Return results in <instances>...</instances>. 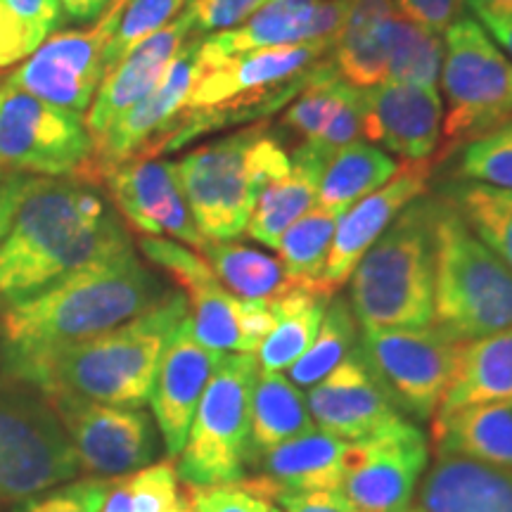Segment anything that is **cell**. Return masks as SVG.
<instances>
[{"mask_svg": "<svg viewBox=\"0 0 512 512\" xmlns=\"http://www.w3.org/2000/svg\"><path fill=\"white\" fill-rule=\"evenodd\" d=\"M164 278L136 247L100 256L0 313V356L8 377L34 363L110 332L169 294Z\"/></svg>", "mask_w": 512, "mask_h": 512, "instance_id": "cell-1", "label": "cell"}, {"mask_svg": "<svg viewBox=\"0 0 512 512\" xmlns=\"http://www.w3.org/2000/svg\"><path fill=\"white\" fill-rule=\"evenodd\" d=\"M126 247H133L131 233L100 185L34 176L0 245V304L22 302Z\"/></svg>", "mask_w": 512, "mask_h": 512, "instance_id": "cell-2", "label": "cell"}, {"mask_svg": "<svg viewBox=\"0 0 512 512\" xmlns=\"http://www.w3.org/2000/svg\"><path fill=\"white\" fill-rule=\"evenodd\" d=\"M332 46L335 36L235 55H211L200 46L195 83L159 155L183 150L204 133L252 126L285 110L311 83L339 74L330 55Z\"/></svg>", "mask_w": 512, "mask_h": 512, "instance_id": "cell-3", "label": "cell"}, {"mask_svg": "<svg viewBox=\"0 0 512 512\" xmlns=\"http://www.w3.org/2000/svg\"><path fill=\"white\" fill-rule=\"evenodd\" d=\"M188 316L185 294L171 290L162 302L119 328L55 351L12 380L43 396L74 394L110 406L143 408L150 403L164 351Z\"/></svg>", "mask_w": 512, "mask_h": 512, "instance_id": "cell-4", "label": "cell"}, {"mask_svg": "<svg viewBox=\"0 0 512 512\" xmlns=\"http://www.w3.org/2000/svg\"><path fill=\"white\" fill-rule=\"evenodd\" d=\"M437 209L439 197H415L361 256L349 278L358 328L399 330L434 323Z\"/></svg>", "mask_w": 512, "mask_h": 512, "instance_id": "cell-5", "label": "cell"}, {"mask_svg": "<svg viewBox=\"0 0 512 512\" xmlns=\"http://www.w3.org/2000/svg\"><path fill=\"white\" fill-rule=\"evenodd\" d=\"M434 323L456 342H475L512 325V271L439 197Z\"/></svg>", "mask_w": 512, "mask_h": 512, "instance_id": "cell-6", "label": "cell"}, {"mask_svg": "<svg viewBox=\"0 0 512 512\" xmlns=\"http://www.w3.org/2000/svg\"><path fill=\"white\" fill-rule=\"evenodd\" d=\"M259 361L223 354L192 418L178 456V477L190 486L235 484L247 477V439Z\"/></svg>", "mask_w": 512, "mask_h": 512, "instance_id": "cell-7", "label": "cell"}, {"mask_svg": "<svg viewBox=\"0 0 512 512\" xmlns=\"http://www.w3.org/2000/svg\"><path fill=\"white\" fill-rule=\"evenodd\" d=\"M441 86L448 105L441 136L448 145L470 143L512 119V57L477 19L460 15L444 31Z\"/></svg>", "mask_w": 512, "mask_h": 512, "instance_id": "cell-8", "label": "cell"}, {"mask_svg": "<svg viewBox=\"0 0 512 512\" xmlns=\"http://www.w3.org/2000/svg\"><path fill=\"white\" fill-rule=\"evenodd\" d=\"M79 458L50 401L29 384L0 380V498H29L69 482Z\"/></svg>", "mask_w": 512, "mask_h": 512, "instance_id": "cell-9", "label": "cell"}, {"mask_svg": "<svg viewBox=\"0 0 512 512\" xmlns=\"http://www.w3.org/2000/svg\"><path fill=\"white\" fill-rule=\"evenodd\" d=\"M264 131V124L240 128L176 162L185 202L204 240L228 242L245 235L259 197L252 150Z\"/></svg>", "mask_w": 512, "mask_h": 512, "instance_id": "cell-10", "label": "cell"}, {"mask_svg": "<svg viewBox=\"0 0 512 512\" xmlns=\"http://www.w3.org/2000/svg\"><path fill=\"white\" fill-rule=\"evenodd\" d=\"M93 157L83 114L36 98L0 79V169L46 178H81Z\"/></svg>", "mask_w": 512, "mask_h": 512, "instance_id": "cell-11", "label": "cell"}, {"mask_svg": "<svg viewBox=\"0 0 512 512\" xmlns=\"http://www.w3.org/2000/svg\"><path fill=\"white\" fill-rule=\"evenodd\" d=\"M437 325L399 330L361 328L356 354L387 389L403 418L434 420L456 373L460 349Z\"/></svg>", "mask_w": 512, "mask_h": 512, "instance_id": "cell-12", "label": "cell"}, {"mask_svg": "<svg viewBox=\"0 0 512 512\" xmlns=\"http://www.w3.org/2000/svg\"><path fill=\"white\" fill-rule=\"evenodd\" d=\"M72 441L79 467L114 479L152 465L162 453L157 422L143 408H121L74 394L46 396Z\"/></svg>", "mask_w": 512, "mask_h": 512, "instance_id": "cell-13", "label": "cell"}, {"mask_svg": "<svg viewBox=\"0 0 512 512\" xmlns=\"http://www.w3.org/2000/svg\"><path fill=\"white\" fill-rule=\"evenodd\" d=\"M430 463V439L418 422L396 418L361 441L344 458L342 494L354 512H399L413 503Z\"/></svg>", "mask_w": 512, "mask_h": 512, "instance_id": "cell-14", "label": "cell"}, {"mask_svg": "<svg viewBox=\"0 0 512 512\" xmlns=\"http://www.w3.org/2000/svg\"><path fill=\"white\" fill-rule=\"evenodd\" d=\"M200 46L202 36L192 34L169 62L157 86L131 110L121 114L98 140H93L91 164L83 171L81 181L100 185L102 176L114 166L131 159L159 157V147L176 128L195 83Z\"/></svg>", "mask_w": 512, "mask_h": 512, "instance_id": "cell-15", "label": "cell"}, {"mask_svg": "<svg viewBox=\"0 0 512 512\" xmlns=\"http://www.w3.org/2000/svg\"><path fill=\"white\" fill-rule=\"evenodd\" d=\"M121 10V0H112L91 29L50 34L29 57H24L8 79L50 105L83 114L95 98V91L105 79L102 53L110 41Z\"/></svg>", "mask_w": 512, "mask_h": 512, "instance_id": "cell-16", "label": "cell"}, {"mask_svg": "<svg viewBox=\"0 0 512 512\" xmlns=\"http://www.w3.org/2000/svg\"><path fill=\"white\" fill-rule=\"evenodd\" d=\"M128 228L147 238H169L200 249L204 242L185 202L176 162L131 159L114 166L100 181Z\"/></svg>", "mask_w": 512, "mask_h": 512, "instance_id": "cell-17", "label": "cell"}, {"mask_svg": "<svg viewBox=\"0 0 512 512\" xmlns=\"http://www.w3.org/2000/svg\"><path fill=\"white\" fill-rule=\"evenodd\" d=\"M138 249L181 287L197 342L219 354H242V299L221 285L204 256L183 242L147 235L138 240Z\"/></svg>", "mask_w": 512, "mask_h": 512, "instance_id": "cell-18", "label": "cell"}, {"mask_svg": "<svg viewBox=\"0 0 512 512\" xmlns=\"http://www.w3.org/2000/svg\"><path fill=\"white\" fill-rule=\"evenodd\" d=\"M432 159L427 162H406L389 178L382 188L361 197L339 216L335 238L325 261L320 290L328 297L337 294L349 283L351 273L370 245L389 228L396 216L411 204L415 197L425 195L427 181L432 176Z\"/></svg>", "mask_w": 512, "mask_h": 512, "instance_id": "cell-19", "label": "cell"}, {"mask_svg": "<svg viewBox=\"0 0 512 512\" xmlns=\"http://www.w3.org/2000/svg\"><path fill=\"white\" fill-rule=\"evenodd\" d=\"M444 126V102L437 88L382 81L361 88V133L406 162L437 155Z\"/></svg>", "mask_w": 512, "mask_h": 512, "instance_id": "cell-20", "label": "cell"}, {"mask_svg": "<svg viewBox=\"0 0 512 512\" xmlns=\"http://www.w3.org/2000/svg\"><path fill=\"white\" fill-rule=\"evenodd\" d=\"M313 425L342 441H361L396 418H403L382 382L356 347L306 394Z\"/></svg>", "mask_w": 512, "mask_h": 512, "instance_id": "cell-21", "label": "cell"}, {"mask_svg": "<svg viewBox=\"0 0 512 512\" xmlns=\"http://www.w3.org/2000/svg\"><path fill=\"white\" fill-rule=\"evenodd\" d=\"M221 356L219 351H211L197 342L190 316L183 320L164 351L150 394V406L164 453L171 460L181 456L192 418Z\"/></svg>", "mask_w": 512, "mask_h": 512, "instance_id": "cell-22", "label": "cell"}, {"mask_svg": "<svg viewBox=\"0 0 512 512\" xmlns=\"http://www.w3.org/2000/svg\"><path fill=\"white\" fill-rule=\"evenodd\" d=\"M192 34H195V19H192L190 8H185L174 22H169L157 34L138 43L102 79L86 112V128L93 140H98L121 114L131 110L157 86L169 62L174 60Z\"/></svg>", "mask_w": 512, "mask_h": 512, "instance_id": "cell-23", "label": "cell"}, {"mask_svg": "<svg viewBox=\"0 0 512 512\" xmlns=\"http://www.w3.org/2000/svg\"><path fill=\"white\" fill-rule=\"evenodd\" d=\"M344 8L347 0H268L240 27L202 38V50L235 55L332 38L342 24Z\"/></svg>", "mask_w": 512, "mask_h": 512, "instance_id": "cell-24", "label": "cell"}, {"mask_svg": "<svg viewBox=\"0 0 512 512\" xmlns=\"http://www.w3.org/2000/svg\"><path fill=\"white\" fill-rule=\"evenodd\" d=\"M347 448L349 441L320 432L316 427L268 451L242 479V484L266 501L278 491L302 494V491L342 489Z\"/></svg>", "mask_w": 512, "mask_h": 512, "instance_id": "cell-25", "label": "cell"}, {"mask_svg": "<svg viewBox=\"0 0 512 512\" xmlns=\"http://www.w3.org/2000/svg\"><path fill=\"white\" fill-rule=\"evenodd\" d=\"M422 475L418 505L425 512H512V470L434 453Z\"/></svg>", "mask_w": 512, "mask_h": 512, "instance_id": "cell-26", "label": "cell"}, {"mask_svg": "<svg viewBox=\"0 0 512 512\" xmlns=\"http://www.w3.org/2000/svg\"><path fill=\"white\" fill-rule=\"evenodd\" d=\"M399 10L394 0H347L335 34L332 60L339 76L356 88L387 79V57Z\"/></svg>", "mask_w": 512, "mask_h": 512, "instance_id": "cell-27", "label": "cell"}, {"mask_svg": "<svg viewBox=\"0 0 512 512\" xmlns=\"http://www.w3.org/2000/svg\"><path fill=\"white\" fill-rule=\"evenodd\" d=\"M325 162L328 159L304 143L290 152L287 174L268 183L256 197L245 235L264 247H278L285 230L316 204Z\"/></svg>", "mask_w": 512, "mask_h": 512, "instance_id": "cell-28", "label": "cell"}, {"mask_svg": "<svg viewBox=\"0 0 512 512\" xmlns=\"http://www.w3.org/2000/svg\"><path fill=\"white\" fill-rule=\"evenodd\" d=\"M316 430L306 394L283 370H259L252 394L247 439V475L273 448Z\"/></svg>", "mask_w": 512, "mask_h": 512, "instance_id": "cell-29", "label": "cell"}, {"mask_svg": "<svg viewBox=\"0 0 512 512\" xmlns=\"http://www.w3.org/2000/svg\"><path fill=\"white\" fill-rule=\"evenodd\" d=\"M434 453L512 470V399L460 408L432 420Z\"/></svg>", "mask_w": 512, "mask_h": 512, "instance_id": "cell-30", "label": "cell"}, {"mask_svg": "<svg viewBox=\"0 0 512 512\" xmlns=\"http://www.w3.org/2000/svg\"><path fill=\"white\" fill-rule=\"evenodd\" d=\"M512 399V325L494 335L465 342L456 373L439 403V415L460 408Z\"/></svg>", "mask_w": 512, "mask_h": 512, "instance_id": "cell-31", "label": "cell"}, {"mask_svg": "<svg viewBox=\"0 0 512 512\" xmlns=\"http://www.w3.org/2000/svg\"><path fill=\"white\" fill-rule=\"evenodd\" d=\"M328 302L330 297L325 292L302 285H294L280 294V297H275L271 302L273 328L264 342H261L259 351L254 354L256 361H259V368H290L316 339Z\"/></svg>", "mask_w": 512, "mask_h": 512, "instance_id": "cell-32", "label": "cell"}, {"mask_svg": "<svg viewBox=\"0 0 512 512\" xmlns=\"http://www.w3.org/2000/svg\"><path fill=\"white\" fill-rule=\"evenodd\" d=\"M399 162L366 140L339 147L320 176L316 207L344 214L351 204L382 188L399 171Z\"/></svg>", "mask_w": 512, "mask_h": 512, "instance_id": "cell-33", "label": "cell"}, {"mask_svg": "<svg viewBox=\"0 0 512 512\" xmlns=\"http://www.w3.org/2000/svg\"><path fill=\"white\" fill-rule=\"evenodd\" d=\"M197 252L204 256L221 285L240 299L273 302L275 297L294 287L275 256L242 245L238 240H207Z\"/></svg>", "mask_w": 512, "mask_h": 512, "instance_id": "cell-34", "label": "cell"}, {"mask_svg": "<svg viewBox=\"0 0 512 512\" xmlns=\"http://www.w3.org/2000/svg\"><path fill=\"white\" fill-rule=\"evenodd\" d=\"M439 197L512 271V190L458 178L441 185Z\"/></svg>", "mask_w": 512, "mask_h": 512, "instance_id": "cell-35", "label": "cell"}, {"mask_svg": "<svg viewBox=\"0 0 512 512\" xmlns=\"http://www.w3.org/2000/svg\"><path fill=\"white\" fill-rule=\"evenodd\" d=\"M339 216V211L313 207L285 230L275 252L292 285L320 290Z\"/></svg>", "mask_w": 512, "mask_h": 512, "instance_id": "cell-36", "label": "cell"}, {"mask_svg": "<svg viewBox=\"0 0 512 512\" xmlns=\"http://www.w3.org/2000/svg\"><path fill=\"white\" fill-rule=\"evenodd\" d=\"M358 320L344 294H332L323 323L311 347L287 368V377L299 389H311L354 351L358 342Z\"/></svg>", "mask_w": 512, "mask_h": 512, "instance_id": "cell-37", "label": "cell"}, {"mask_svg": "<svg viewBox=\"0 0 512 512\" xmlns=\"http://www.w3.org/2000/svg\"><path fill=\"white\" fill-rule=\"evenodd\" d=\"M444 64V38L406 17H396L389 41L387 79L408 86L437 88Z\"/></svg>", "mask_w": 512, "mask_h": 512, "instance_id": "cell-38", "label": "cell"}, {"mask_svg": "<svg viewBox=\"0 0 512 512\" xmlns=\"http://www.w3.org/2000/svg\"><path fill=\"white\" fill-rule=\"evenodd\" d=\"M358 88L344 81L339 74L311 83L306 91L294 98L283 112V126L292 128L302 143L316 145L330 131L332 121L344 110V105L354 98Z\"/></svg>", "mask_w": 512, "mask_h": 512, "instance_id": "cell-39", "label": "cell"}, {"mask_svg": "<svg viewBox=\"0 0 512 512\" xmlns=\"http://www.w3.org/2000/svg\"><path fill=\"white\" fill-rule=\"evenodd\" d=\"M190 0H121L117 29L102 53V72H112L138 43L174 22Z\"/></svg>", "mask_w": 512, "mask_h": 512, "instance_id": "cell-40", "label": "cell"}, {"mask_svg": "<svg viewBox=\"0 0 512 512\" xmlns=\"http://www.w3.org/2000/svg\"><path fill=\"white\" fill-rule=\"evenodd\" d=\"M458 176L512 190V119L463 145Z\"/></svg>", "mask_w": 512, "mask_h": 512, "instance_id": "cell-41", "label": "cell"}, {"mask_svg": "<svg viewBox=\"0 0 512 512\" xmlns=\"http://www.w3.org/2000/svg\"><path fill=\"white\" fill-rule=\"evenodd\" d=\"M178 482L181 477L171 460L152 463L128 475L131 512H192Z\"/></svg>", "mask_w": 512, "mask_h": 512, "instance_id": "cell-42", "label": "cell"}, {"mask_svg": "<svg viewBox=\"0 0 512 512\" xmlns=\"http://www.w3.org/2000/svg\"><path fill=\"white\" fill-rule=\"evenodd\" d=\"M114 479L86 477L79 482L41 491V496H29L19 503L15 512H100L110 496Z\"/></svg>", "mask_w": 512, "mask_h": 512, "instance_id": "cell-43", "label": "cell"}, {"mask_svg": "<svg viewBox=\"0 0 512 512\" xmlns=\"http://www.w3.org/2000/svg\"><path fill=\"white\" fill-rule=\"evenodd\" d=\"M192 512H268L271 503L252 494L242 482L216 484V486H190L185 484Z\"/></svg>", "mask_w": 512, "mask_h": 512, "instance_id": "cell-44", "label": "cell"}, {"mask_svg": "<svg viewBox=\"0 0 512 512\" xmlns=\"http://www.w3.org/2000/svg\"><path fill=\"white\" fill-rule=\"evenodd\" d=\"M268 0H190L188 8L195 19V34L226 31L247 22Z\"/></svg>", "mask_w": 512, "mask_h": 512, "instance_id": "cell-45", "label": "cell"}, {"mask_svg": "<svg viewBox=\"0 0 512 512\" xmlns=\"http://www.w3.org/2000/svg\"><path fill=\"white\" fill-rule=\"evenodd\" d=\"M401 17L432 31H446L460 17L465 0H394Z\"/></svg>", "mask_w": 512, "mask_h": 512, "instance_id": "cell-46", "label": "cell"}, {"mask_svg": "<svg viewBox=\"0 0 512 512\" xmlns=\"http://www.w3.org/2000/svg\"><path fill=\"white\" fill-rule=\"evenodd\" d=\"M38 46L19 22L8 0H0V69H8L29 57Z\"/></svg>", "mask_w": 512, "mask_h": 512, "instance_id": "cell-47", "label": "cell"}, {"mask_svg": "<svg viewBox=\"0 0 512 512\" xmlns=\"http://www.w3.org/2000/svg\"><path fill=\"white\" fill-rule=\"evenodd\" d=\"M283 512H354L342 489H323V491H302V494H287L278 491L268 498Z\"/></svg>", "mask_w": 512, "mask_h": 512, "instance_id": "cell-48", "label": "cell"}, {"mask_svg": "<svg viewBox=\"0 0 512 512\" xmlns=\"http://www.w3.org/2000/svg\"><path fill=\"white\" fill-rule=\"evenodd\" d=\"M34 176L19 174V171L0 169V245L8 238L12 221H15L17 207L22 202L24 192L29 188V181Z\"/></svg>", "mask_w": 512, "mask_h": 512, "instance_id": "cell-49", "label": "cell"}, {"mask_svg": "<svg viewBox=\"0 0 512 512\" xmlns=\"http://www.w3.org/2000/svg\"><path fill=\"white\" fill-rule=\"evenodd\" d=\"M55 3L64 19L76 24H88L105 15L112 0H55Z\"/></svg>", "mask_w": 512, "mask_h": 512, "instance_id": "cell-50", "label": "cell"}, {"mask_svg": "<svg viewBox=\"0 0 512 512\" xmlns=\"http://www.w3.org/2000/svg\"><path fill=\"white\" fill-rule=\"evenodd\" d=\"M479 24L489 31L498 46H503L505 53L512 57V15L503 17H479Z\"/></svg>", "mask_w": 512, "mask_h": 512, "instance_id": "cell-51", "label": "cell"}, {"mask_svg": "<svg viewBox=\"0 0 512 512\" xmlns=\"http://www.w3.org/2000/svg\"><path fill=\"white\" fill-rule=\"evenodd\" d=\"M100 512H131V491H128V477H114L112 491L107 496Z\"/></svg>", "mask_w": 512, "mask_h": 512, "instance_id": "cell-52", "label": "cell"}, {"mask_svg": "<svg viewBox=\"0 0 512 512\" xmlns=\"http://www.w3.org/2000/svg\"><path fill=\"white\" fill-rule=\"evenodd\" d=\"M477 17L512 15V0H465Z\"/></svg>", "mask_w": 512, "mask_h": 512, "instance_id": "cell-53", "label": "cell"}, {"mask_svg": "<svg viewBox=\"0 0 512 512\" xmlns=\"http://www.w3.org/2000/svg\"><path fill=\"white\" fill-rule=\"evenodd\" d=\"M399 512H425V510H422L418 503H411V505H406V508L399 510Z\"/></svg>", "mask_w": 512, "mask_h": 512, "instance_id": "cell-54", "label": "cell"}, {"mask_svg": "<svg viewBox=\"0 0 512 512\" xmlns=\"http://www.w3.org/2000/svg\"><path fill=\"white\" fill-rule=\"evenodd\" d=\"M268 512H283V510H280L278 505H275V503H271V510H268Z\"/></svg>", "mask_w": 512, "mask_h": 512, "instance_id": "cell-55", "label": "cell"}]
</instances>
